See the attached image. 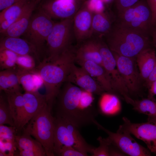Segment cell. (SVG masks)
Masks as SVG:
<instances>
[{
  "label": "cell",
  "instance_id": "cell-7",
  "mask_svg": "<svg viewBox=\"0 0 156 156\" xmlns=\"http://www.w3.org/2000/svg\"><path fill=\"white\" fill-rule=\"evenodd\" d=\"M73 18L61 20L55 23L46 41L47 59H53L71 47L75 39Z\"/></svg>",
  "mask_w": 156,
  "mask_h": 156
},
{
  "label": "cell",
  "instance_id": "cell-43",
  "mask_svg": "<svg viewBox=\"0 0 156 156\" xmlns=\"http://www.w3.org/2000/svg\"><path fill=\"white\" fill-rule=\"evenodd\" d=\"M156 80V63L154 68L148 78L145 81L147 87L148 88L152 83Z\"/></svg>",
  "mask_w": 156,
  "mask_h": 156
},
{
  "label": "cell",
  "instance_id": "cell-10",
  "mask_svg": "<svg viewBox=\"0 0 156 156\" xmlns=\"http://www.w3.org/2000/svg\"><path fill=\"white\" fill-rule=\"evenodd\" d=\"M123 123L117 131L126 132L134 135L143 141L151 153L156 155V119L148 120L142 123H133L123 117Z\"/></svg>",
  "mask_w": 156,
  "mask_h": 156
},
{
  "label": "cell",
  "instance_id": "cell-26",
  "mask_svg": "<svg viewBox=\"0 0 156 156\" xmlns=\"http://www.w3.org/2000/svg\"><path fill=\"white\" fill-rule=\"evenodd\" d=\"M112 27L110 19L104 12L93 13L92 37L103 38L110 31Z\"/></svg>",
  "mask_w": 156,
  "mask_h": 156
},
{
  "label": "cell",
  "instance_id": "cell-31",
  "mask_svg": "<svg viewBox=\"0 0 156 156\" xmlns=\"http://www.w3.org/2000/svg\"><path fill=\"white\" fill-rule=\"evenodd\" d=\"M18 56L12 51L7 49L0 50V66L2 70L13 68L16 67Z\"/></svg>",
  "mask_w": 156,
  "mask_h": 156
},
{
  "label": "cell",
  "instance_id": "cell-9",
  "mask_svg": "<svg viewBox=\"0 0 156 156\" xmlns=\"http://www.w3.org/2000/svg\"><path fill=\"white\" fill-rule=\"evenodd\" d=\"M102 60V66L111 81L114 92L120 94L125 99L129 96V92L116 65L112 51L102 38H95Z\"/></svg>",
  "mask_w": 156,
  "mask_h": 156
},
{
  "label": "cell",
  "instance_id": "cell-5",
  "mask_svg": "<svg viewBox=\"0 0 156 156\" xmlns=\"http://www.w3.org/2000/svg\"><path fill=\"white\" fill-rule=\"evenodd\" d=\"M54 151L59 156L62 148L71 146L78 151L88 155L92 154L95 148L89 144L80 133L78 128L62 118L55 117Z\"/></svg>",
  "mask_w": 156,
  "mask_h": 156
},
{
  "label": "cell",
  "instance_id": "cell-25",
  "mask_svg": "<svg viewBox=\"0 0 156 156\" xmlns=\"http://www.w3.org/2000/svg\"><path fill=\"white\" fill-rule=\"evenodd\" d=\"M16 68L2 70L0 71V91H4L5 93L21 92V85Z\"/></svg>",
  "mask_w": 156,
  "mask_h": 156
},
{
  "label": "cell",
  "instance_id": "cell-30",
  "mask_svg": "<svg viewBox=\"0 0 156 156\" xmlns=\"http://www.w3.org/2000/svg\"><path fill=\"white\" fill-rule=\"evenodd\" d=\"M7 124L14 127V122L11 111L6 99L1 94L0 96V125Z\"/></svg>",
  "mask_w": 156,
  "mask_h": 156
},
{
  "label": "cell",
  "instance_id": "cell-33",
  "mask_svg": "<svg viewBox=\"0 0 156 156\" xmlns=\"http://www.w3.org/2000/svg\"><path fill=\"white\" fill-rule=\"evenodd\" d=\"M97 140L99 142V146L94 149L92 156H109V148L112 143L109 138L108 137L104 138L99 136Z\"/></svg>",
  "mask_w": 156,
  "mask_h": 156
},
{
  "label": "cell",
  "instance_id": "cell-4",
  "mask_svg": "<svg viewBox=\"0 0 156 156\" xmlns=\"http://www.w3.org/2000/svg\"><path fill=\"white\" fill-rule=\"evenodd\" d=\"M47 103L31 119L23 128V133L34 137L43 147L46 156H55L54 138L55 118Z\"/></svg>",
  "mask_w": 156,
  "mask_h": 156
},
{
  "label": "cell",
  "instance_id": "cell-46",
  "mask_svg": "<svg viewBox=\"0 0 156 156\" xmlns=\"http://www.w3.org/2000/svg\"><path fill=\"white\" fill-rule=\"evenodd\" d=\"M104 3H108L110 2L112 0H101Z\"/></svg>",
  "mask_w": 156,
  "mask_h": 156
},
{
  "label": "cell",
  "instance_id": "cell-41",
  "mask_svg": "<svg viewBox=\"0 0 156 156\" xmlns=\"http://www.w3.org/2000/svg\"><path fill=\"white\" fill-rule=\"evenodd\" d=\"M109 156H126L115 146L111 143L109 151Z\"/></svg>",
  "mask_w": 156,
  "mask_h": 156
},
{
  "label": "cell",
  "instance_id": "cell-36",
  "mask_svg": "<svg viewBox=\"0 0 156 156\" xmlns=\"http://www.w3.org/2000/svg\"><path fill=\"white\" fill-rule=\"evenodd\" d=\"M85 3L93 13H101L104 12V3L101 0H88Z\"/></svg>",
  "mask_w": 156,
  "mask_h": 156
},
{
  "label": "cell",
  "instance_id": "cell-44",
  "mask_svg": "<svg viewBox=\"0 0 156 156\" xmlns=\"http://www.w3.org/2000/svg\"><path fill=\"white\" fill-rule=\"evenodd\" d=\"M148 88V98H153L156 95V80L153 82Z\"/></svg>",
  "mask_w": 156,
  "mask_h": 156
},
{
  "label": "cell",
  "instance_id": "cell-40",
  "mask_svg": "<svg viewBox=\"0 0 156 156\" xmlns=\"http://www.w3.org/2000/svg\"><path fill=\"white\" fill-rule=\"evenodd\" d=\"M23 0H0L1 11L18 2Z\"/></svg>",
  "mask_w": 156,
  "mask_h": 156
},
{
  "label": "cell",
  "instance_id": "cell-37",
  "mask_svg": "<svg viewBox=\"0 0 156 156\" xmlns=\"http://www.w3.org/2000/svg\"><path fill=\"white\" fill-rule=\"evenodd\" d=\"M140 0H115L118 14L133 6Z\"/></svg>",
  "mask_w": 156,
  "mask_h": 156
},
{
  "label": "cell",
  "instance_id": "cell-14",
  "mask_svg": "<svg viewBox=\"0 0 156 156\" xmlns=\"http://www.w3.org/2000/svg\"><path fill=\"white\" fill-rule=\"evenodd\" d=\"M79 0H46L38 8L52 19L73 18L81 6Z\"/></svg>",
  "mask_w": 156,
  "mask_h": 156
},
{
  "label": "cell",
  "instance_id": "cell-42",
  "mask_svg": "<svg viewBox=\"0 0 156 156\" xmlns=\"http://www.w3.org/2000/svg\"><path fill=\"white\" fill-rule=\"evenodd\" d=\"M18 155L21 156H44L43 154L39 152L25 150L19 151Z\"/></svg>",
  "mask_w": 156,
  "mask_h": 156
},
{
  "label": "cell",
  "instance_id": "cell-15",
  "mask_svg": "<svg viewBox=\"0 0 156 156\" xmlns=\"http://www.w3.org/2000/svg\"><path fill=\"white\" fill-rule=\"evenodd\" d=\"M93 13L84 3L73 18V25L75 39L79 44L91 38Z\"/></svg>",
  "mask_w": 156,
  "mask_h": 156
},
{
  "label": "cell",
  "instance_id": "cell-28",
  "mask_svg": "<svg viewBox=\"0 0 156 156\" xmlns=\"http://www.w3.org/2000/svg\"><path fill=\"white\" fill-rule=\"evenodd\" d=\"M16 146L18 151L25 150L40 152L46 156L45 151L41 144L30 135L23 133L22 135H16Z\"/></svg>",
  "mask_w": 156,
  "mask_h": 156
},
{
  "label": "cell",
  "instance_id": "cell-18",
  "mask_svg": "<svg viewBox=\"0 0 156 156\" xmlns=\"http://www.w3.org/2000/svg\"><path fill=\"white\" fill-rule=\"evenodd\" d=\"M75 51V61H90L102 66V60L94 38L92 37L80 43Z\"/></svg>",
  "mask_w": 156,
  "mask_h": 156
},
{
  "label": "cell",
  "instance_id": "cell-12",
  "mask_svg": "<svg viewBox=\"0 0 156 156\" xmlns=\"http://www.w3.org/2000/svg\"><path fill=\"white\" fill-rule=\"evenodd\" d=\"M118 69L129 93H136L139 90L142 79L136 58L120 55L112 52Z\"/></svg>",
  "mask_w": 156,
  "mask_h": 156
},
{
  "label": "cell",
  "instance_id": "cell-45",
  "mask_svg": "<svg viewBox=\"0 0 156 156\" xmlns=\"http://www.w3.org/2000/svg\"><path fill=\"white\" fill-rule=\"evenodd\" d=\"M151 31L153 43L156 48V26L155 28L152 29Z\"/></svg>",
  "mask_w": 156,
  "mask_h": 156
},
{
  "label": "cell",
  "instance_id": "cell-3",
  "mask_svg": "<svg viewBox=\"0 0 156 156\" xmlns=\"http://www.w3.org/2000/svg\"><path fill=\"white\" fill-rule=\"evenodd\" d=\"M103 37L112 52L126 57L136 58L140 53L150 47L148 37L118 25L112 26Z\"/></svg>",
  "mask_w": 156,
  "mask_h": 156
},
{
  "label": "cell",
  "instance_id": "cell-29",
  "mask_svg": "<svg viewBox=\"0 0 156 156\" xmlns=\"http://www.w3.org/2000/svg\"><path fill=\"white\" fill-rule=\"evenodd\" d=\"M5 93L13 119L14 126L24 105L23 94L21 92Z\"/></svg>",
  "mask_w": 156,
  "mask_h": 156
},
{
  "label": "cell",
  "instance_id": "cell-2",
  "mask_svg": "<svg viewBox=\"0 0 156 156\" xmlns=\"http://www.w3.org/2000/svg\"><path fill=\"white\" fill-rule=\"evenodd\" d=\"M75 50L71 46L53 59L45 58L35 70L43 81L47 101L52 109L61 85L65 82L71 65L75 61Z\"/></svg>",
  "mask_w": 156,
  "mask_h": 156
},
{
  "label": "cell",
  "instance_id": "cell-49",
  "mask_svg": "<svg viewBox=\"0 0 156 156\" xmlns=\"http://www.w3.org/2000/svg\"><path fill=\"white\" fill-rule=\"evenodd\" d=\"M155 25H156V24Z\"/></svg>",
  "mask_w": 156,
  "mask_h": 156
},
{
  "label": "cell",
  "instance_id": "cell-27",
  "mask_svg": "<svg viewBox=\"0 0 156 156\" xmlns=\"http://www.w3.org/2000/svg\"><path fill=\"white\" fill-rule=\"evenodd\" d=\"M138 112L147 115L148 120L156 119V100L153 98L135 100L129 96L125 100Z\"/></svg>",
  "mask_w": 156,
  "mask_h": 156
},
{
  "label": "cell",
  "instance_id": "cell-38",
  "mask_svg": "<svg viewBox=\"0 0 156 156\" xmlns=\"http://www.w3.org/2000/svg\"><path fill=\"white\" fill-rule=\"evenodd\" d=\"M88 155L79 152L71 146H65L61 150L59 156H86Z\"/></svg>",
  "mask_w": 156,
  "mask_h": 156
},
{
  "label": "cell",
  "instance_id": "cell-8",
  "mask_svg": "<svg viewBox=\"0 0 156 156\" xmlns=\"http://www.w3.org/2000/svg\"><path fill=\"white\" fill-rule=\"evenodd\" d=\"M32 14L28 26L23 34L25 39L34 47L37 53L43 48L55 22L45 12L38 8Z\"/></svg>",
  "mask_w": 156,
  "mask_h": 156
},
{
  "label": "cell",
  "instance_id": "cell-39",
  "mask_svg": "<svg viewBox=\"0 0 156 156\" xmlns=\"http://www.w3.org/2000/svg\"><path fill=\"white\" fill-rule=\"evenodd\" d=\"M146 2L152 13L153 26L156 23V0H146Z\"/></svg>",
  "mask_w": 156,
  "mask_h": 156
},
{
  "label": "cell",
  "instance_id": "cell-21",
  "mask_svg": "<svg viewBox=\"0 0 156 156\" xmlns=\"http://www.w3.org/2000/svg\"><path fill=\"white\" fill-rule=\"evenodd\" d=\"M31 0H23L18 2L1 11L0 33L3 32L16 20Z\"/></svg>",
  "mask_w": 156,
  "mask_h": 156
},
{
  "label": "cell",
  "instance_id": "cell-22",
  "mask_svg": "<svg viewBox=\"0 0 156 156\" xmlns=\"http://www.w3.org/2000/svg\"><path fill=\"white\" fill-rule=\"evenodd\" d=\"M17 75L21 86L25 92H35L44 85L43 81L38 73L24 70L16 68Z\"/></svg>",
  "mask_w": 156,
  "mask_h": 156
},
{
  "label": "cell",
  "instance_id": "cell-35",
  "mask_svg": "<svg viewBox=\"0 0 156 156\" xmlns=\"http://www.w3.org/2000/svg\"><path fill=\"white\" fill-rule=\"evenodd\" d=\"M16 130L14 127H8L5 125H0V140L15 142Z\"/></svg>",
  "mask_w": 156,
  "mask_h": 156
},
{
  "label": "cell",
  "instance_id": "cell-13",
  "mask_svg": "<svg viewBox=\"0 0 156 156\" xmlns=\"http://www.w3.org/2000/svg\"><path fill=\"white\" fill-rule=\"evenodd\" d=\"M24 105L14 127L16 131L23 129L31 119L47 103L45 95L38 91L23 94Z\"/></svg>",
  "mask_w": 156,
  "mask_h": 156
},
{
  "label": "cell",
  "instance_id": "cell-34",
  "mask_svg": "<svg viewBox=\"0 0 156 156\" xmlns=\"http://www.w3.org/2000/svg\"><path fill=\"white\" fill-rule=\"evenodd\" d=\"M0 156H12L16 147V142L4 140H0Z\"/></svg>",
  "mask_w": 156,
  "mask_h": 156
},
{
  "label": "cell",
  "instance_id": "cell-16",
  "mask_svg": "<svg viewBox=\"0 0 156 156\" xmlns=\"http://www.w3.org/2000/svg\"><path fill=\"white\" fill-rule=\"evenodd\" d=\"M65 82L73 83L93 94H101L105 91L101 86L83 68L71 65Z\"/></svg>",
  "mask_w": 156,
  "mask_h": 156
},
{
  "label": "cell",
  "instance_id": "cell-23",
  "mask_svg": "<svg viewBox=\"0 0 156 156\" xmlns=\"http://www.w3.org/2000/svg\"><path fill=\"white\" fill-rule=\"evenodd\" d=\"M136 60L141 77L146 81L156 63L155 51L150 47L146 49L137 55Z\"/></svg>",
  "mask_w": 156,
  "mask_h": 156
},
{
  "label": "cell",
  "instance_id": "cell-17",
  "mask_svg": "<svg viewBox=\"0 0 156 156\" xmlns=\"http://www.w3.org/2000/svg\"><path fill=\"white\" fill-rule=\"evenodd\" d=\"M43 0H32L16 20L1 33L3 37H19L26 30L34 11Z\"/></svg>",
  "mask_w": 156,
  "mask_h": 156
},
{
  "label": "cell",
  "instance_id": "cell-48",
  "mask_svg": "<svg viewBox=\"0 0 156 156\" xmlns=\"http://www.w3.org/2000/svg\"><path fill=\"white\" fill-rule=\"evenodd\" d=\"M156 24V23L155 24V25Z\"/></svg>",
  "mask_w": 156,
  "mask_h": 156
},
{
  "label": "cell",
  "instance_id": "cell-6",
  "mask_svg": "<svg viewBox=\"0 0 156 156\" xmlns=\"http://www.w3.org/2000/svg\"><path fill=\"white\" fill-rule=\"evenodd\" d=\"M118 25L148 37L153 27L151 10L146 1L140 0L118 14Z\"/></svg>",
  "mask_w": 156,
  "mask_h": 156
},
{
  "label": "cell",
  "instance_id": "cell-1",
  "mask_svg": "<svg viewBox=\"0 0 156 156\" xmlns=\"http://www.w3.org/2000/svg\"><path fill=\"white\" fill-rule=\"evenodd\" d=\"M66 82L56 97L55 117L65 119L78 128L94 124L98 112L93 105V94Z\"/></svg>",
  "mask_w": 156,
  "mask_h": 156
},
{
  "label": "cell",
  "instance_id": "cell-20",
  "mask_svg": "<svg viewBox=\"0 0 156 156\" xmlns=\"http://www.w3.org/2000/svg\"><path fill=\"white\" fill-rule=\"evenodd\" d=\"M8 50L18 55L37 54L36 50L29 42L17 37H3L0 40V50Z\"/></svg>",
  "mask_w": 156,
  "mask_h": 156
},
{
  "label": "cell",
  "instance_id": "cell-32",
  "mask_svg": "<svg viewBox=\"0 0 156 156\" xmlns=\"http://www.w3.org/2000/svg\"><path fill=\"white\" fill-rule=\"evenodd\" d=\"M16 63V67L20 69L28 71L35 70V61L31 55H18Z\"/></svg>",
  "mask_w": 156,
  "mask_h": 156
},
{
  "label": "cell",
  "instance_id": "cell-24",
  "mask_svg": "<svg viewBox=\"0 0 156 156\" xmlns=\"http://www.w3.org/2000/svg\"><path fill=\"white\" fill-rule=\"evenodd\" d=\"M101 95L99 102V109L101 113L106 116H112L120 112L121 105L116 95L107 92H103Z\"/></svg>",
  "mask_w": 156,
  "mask_h": 156
},
{
  "label": "cell",
  "instance_id": "cell-11",
  "mask_svg": "<svg viewBox=\"0 0 156 156\" xmlns=\"http://www.w3.org/2000/svg\"><path fill=\"white\" fill-rule=\"evenodd\" d=\"M94 124L100 129L105 132L112 144L126 155L131 156H151V152L138 143L127 133L112 132L106 129L96 120Z\"/></svg>",
  "mask_w": 156,
  "mask_h": 156
},
{
  "label": "cell",
  "instance_id": "cell-19",
  "mask_svg": "<svg viewBox=\"0 0 156 156\" xmlns=\"http://www.w3.org/2000/svg\"><path fill=\"white\" fill-rule=\"evenodd\" d=\"M77 62L99 83L105 91L114 92L110 79L102 66L90 61Z\"/></svg>",
  "mask_w": 156,
  "mask_h": 156
},
{
  "label": "cell",
  "instance_id": "cell-47",
  "mask_svg": "<svg viewBox=\"0 0 156 156\" xmlns=\"http://www.w3.org/2000/svg\"><path fill=\"white\" fill-rule=\"evenodd\" d=\"M80 0V1H81V0Z\"/></svg>",
  "mask_w": 156,
  "mask_h": 156
}]
</instances>
